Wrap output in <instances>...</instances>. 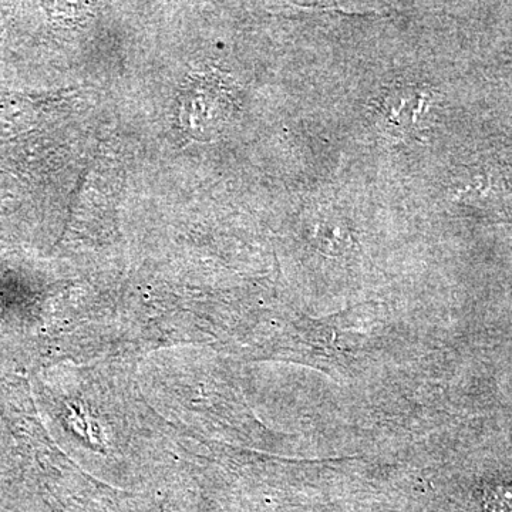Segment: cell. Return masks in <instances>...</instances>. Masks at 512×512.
<instances>
[{"label":"cell","instance_id":"cell-2","mask_svg":"<svg viewBox=\"0 0 512 512\" xmlns=\"http://www.w3.org/2000/svg\"><path fill=\"white\" fill-rule=\"evenodd\" d=\"M500 505L504 510L512 511V488H500L497 493L491 495V504Z\"/></svg>","mask_w":512,"mask_h":512},{"label":"cell","instance_id":"cell-1","mask_svg":"<svg viewBox=\"0 0 512 512\" xmlns=\"http://www.w3.org/2000/svg\"><path fill=\"white\" fill-rule=\"evenodd\" d=\"M433 106V92L417 84L393 87L377 101L384 121L402 133L421 130L433 113Z\"/></svg>","mask_w":512,"mask_h":512}]
</instances>
